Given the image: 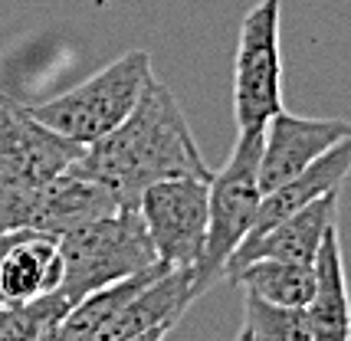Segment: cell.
Returning a JSON list of instances; mask_svg holds the SVG:
<instances>
[{
	"instance_id": "obj_10",
	"label": "cell",
	"mask_w": 351,
	"mask_h": 341,
	"mask_svg": "<svg viewBox=\"0 0 351 341\" xmlns=\"http://www.w3.org/2000/svg\"><path fill=\"white\" fill-rule=\"evenodd\" d=\"M332 227H338V194H325L315 203H308L302 210L282 217L279 223H273L269 230L246 236L227 260L223 279H230L240 266L253 263V260H279V263L312 266L315 256H319L325 233Z\"/></svg>"
},
{
	"instance_id": "obj_8",
	"label": "cell",
	"mask_w": 351,
	"mask_h": 341,
	"mask_svg": "<svg viewBox=\"0 0 351 341\" xmlns=\"http://www.w3.org/2000/svg\"><path fill=\"white\" fill-rule=\"evenodd\" d=\"M82 144L49 131L33 118L30 105L0 92V187L53 181L76 164Z\"/></svg>"
},
{
	"instance_id": "obj_12",
	"label": "cell",
	"mask_w": 351,
	"mask_h": 341,
	"mask_svg": "<svg viewBox=\"0 0 351 341\" xmlns=\"http://www.w3.org/2000/svg\"><path fill=\"white\" fill-rule=\"evenodd\" d=\"M62 260L53 236L36 230H20L0 260V302L27 305L33 299L60 292Z\"/></svg>"
},
{
	"instance_id": "obj_4",
	"label": "cell",
	"mask_w": 351,
	"mask_h": 341,
	"mask_svg": "<svg viewBox=\"0 0 351 341\" xmlns=\"http://www.w3.org/2000/svg\"><path fill=\"white\" fill-rule=\"evenodd\" d=\"M152 76V56L145 49H132L62 95L30 105V112L49 131L86 148L92 141L106 138L108 131H115L132 115L138 95Z\"/></svg>"
},
{
	"instance_id": "obj_13",
	"label": "cell",
	"mask_w": 351,
	"mask_h": 341,
	"mask_svg": "<svg viewBox=\"0 0 351 341\" xmlns=\"http://www.w3.org/2000/svg\"><path fill=\"white\" fill-rule=\"evenodd\" d=\"M348 174H351V138H345L332 151H325L315 164H308L302 174H295L292 181L266 190L260 201V210H256V220H253V230L246 236L269 230L273 223H279L282 217H289V214L302 210L308 203H315L325 194H338L341 184L348 181Z\"/></svg>"
},
{
	"instance_id": "obj_17",
	"label": "cell",
	"mask_w": 351,
	"mask_h": 341,
	"mask_svg": "<svg viewBox=\"0 0 351 341\" xmlns=\"http://www.w3.org/2000/svg\"><path fill=\"white\" fill-rule=\"evenodd\" d=\"M73 309L60 292L33 299L27 305H0V341H40Z\"/></svg>"
},
{
	"instance_id": "obj_11",
	"label": "cell",
	"mask_w": 351,
	"mask_h": 341,
	"mask_svg": "<svg viewBox=\"0 0 351 341\" xmlns=\"http://www.w3.org/2000/svg\"><path fill=\"white\" fill-rule=\"evenodd\" d=\"M197 302L194 292V269H165L145 289H138L122 312L108 322L92 341H125L152 328H174L181 315Z\"/></svg>"
},
{
	"instance_id": "obj_2",
	"label": "cell",
	"mask_w": 351,
	"mask_h": 341,
	"mask_svg": "<svg viewBox=\"0 0 351 341\" xmlns=\"http://www.w3.org/2000/svg\"><path fill=\"white\" fill-rule=\"evenodd\" d=\"M260 148L263 128L240 131L227 164L217 174H210V181H207V240H204L200 263L194 266L197 299L217 279H223L227 260L246 240V233L253 230V220H256V210L263 201Z\"/></svg>"
},
{
	"instance_id": "obj_14",
	"label": "cell",
	"mask_w": 351,
	"mask_h": 341,
	"mask_svg": "<svg viewBox=\"0 0 351 341\" xmlns=\"http://www.w3.org/2000/svg\"><path fill=\"white\" fill-rule=\"evenodd\" d=\"M312 266H315V292L306 305L312 341H351V295L338 227L325 233Z\"/></svg>"
},
{
	"instance_id": "obj_16",
	"label": "cell",
	"mask_w": 351,
	"mask_h": 341,
	"mask_svg": "<svg viewBox=\"0 0 351 341\" xmlns=\"http://www.w3.org/2000/svg\"><path fill=\"white\" fill-rule=\"evenodd\" d=\"M243 328L250 341H312L306 309L292 305H273L256 295H246Z\"/></svg>"
},
{
	"instance_id": "obj_6",
	"label": "cell",
	"mask_w": 351,
	"mask_h": 341,
	"mask_svg": "<svg viewBox=\"0 0 351 341\" xmlns=\"http://www.w3.org/2000/svg\"><path fill=\"white\" fill-rule=\"evenodd\" d=\"M122 210L106 187L66 170L43 184L0 187V233L36 230L53 240Z\"/></svg>"
},
{
	"instance_id": "obj_9",
	"label": "cell",
	"mask_w": 351,
	"mask_h": 341,
	"mask_svg": "<svg viewBox=\"0 0 351 341\" xmlns=\"http://www.w3.org/2000/svg\"><path fill=\"white\" fill-rule=\"evenodd\" d=\"M351 138V122L345 118H302L289 112H276L263 125L260 148V187L263 194L292 181L308 164H315L325 151Z\"/></svg>"
},
{
	"instance_id": "obj_20",
	"label": "cell",
	"mask_w": 351,
	"mask_h": 341,
	"mask_svg": "<svg viewBox=\"0 0 351 341\" xmlns=\"http://www.w3.org/2000/svg\"><path fill=\"white\" fill-rule=\"evenodd\" d=\"M237 341H250V335H246V328H240V335H237Z\"/></svg>"
},
{
	"instance_id": "obj_18",
	"label": "cell",
	"mask_w": 351,
	"mask_h": 341,
	"mask_svg": "<svg viewBox=\"0 0 351 341\" xmlns=\"http://www.w3.org/2000/svg\"><path fill=\"white\" fill-rule=\"evenodd\" d=\"M171 331L168 328H152V331H141V335H132V338H125V341H165Z\"/></svg>"
},
{
	"instance_id": "obj_19",
	"label": "cell",
	"mask_w": 351,
	"mask_h": 341,
	"mask_svg": "<svg viewBox=\"0 0 351 341\" xmlns=\"http://www.w3.org/2000/svg\"><path fill=\"white\" fill-rule=\"evenodd\" d=\"M16 233H20V230H7V233H0V260H3V253H7V247H10V243L16 240ZM0 305H3V302H0Z\"/></svg>"
},
{
	"instance_id": "obj_1",
	"label": "cell",
	"mask_w": 351,
	"mask_h": 341,
	"mask_svg": "<svg viewBox=\"0 0 351 341\" xmlns=\"http://www.w3.org/2000/svg\"><path fill=\"white\" fill-rule=\"evenodd\" d=\"M69 170L106 187L122 210H135L141 194L158 181H210L214 174L174 92L154 76L145 82L132 115L106 138L86 144Z\"/></svg>"
},
{
	"instance_id": "obj_15",
	"label": "cell",
	"mask_w": 351,
	"mask_h": 341,
	"mask_svg": "<svg viewBox=\"0 0 351 341\" xmlns=\"http://www.w3.org/2000/svg\"><path fill=\"white\" fill-rule=\"evenodd\" d=\"M230 282L243 286L246 295H256L273 305L306 309L315 292V266L306 263H279V260H253L240 266Z\"/></svg>"
},
{
	"instance_id": "obj_5",
	"label": "cell",
	"mask_w": 351,
	"mask_h": 341,
	"mask_svg": "<svg viewBox=\"0 0 351 341\" xmlns=\"http://www.w3.org/2000/svg\"><path fill=\"white\" fill-rule=\"evenodd\" d=\"M282 3L260 0L240 23L233 60V118L237 128H263L282 112Z\"/></svg>"
},
{
	"instance_id": "obj_3",
	"label": "cell",
	"mask_w": 351,
	"mask_h": 341,
	"mask_svg": "<svg viewBox=\"0 0 351 341\" xmlns=\"http://www.w3.org/2000/svg\"><path fill=\"white\" fill-rule=\"evenodd\" d=\"M56 247L62 260L60 295L69 305L158 266L138 210H115L79 230L62 233Z\"/></svg>"
},
{
	"instance_id": "obj_7",
	"label": "cell",
	"mask_w": 351,
	"mask_h": 341,
	"mask_svg": "<svg viewBox=\"0 0 351 341\" xmlns=\"http://www.w3.org/2000/svg\"><path fill=\"white\" fill-rule=\"evenodd\" d=\"M138 217L165 269H194L207 240V181H158L138 201Z\"/></svg>"
}]
</instances>
